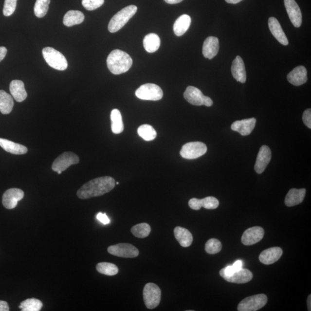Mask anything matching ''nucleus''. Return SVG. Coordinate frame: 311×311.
Segmentation results:
<instances>
[{
    "mask_svg": "<svg viewBox=\"0 0 311 311\" xmlns=\"http://www.w3.org/2000/svg\"><path fill=\"white\" fill-rule=\"evenodd\" d=\"M256 122V119L254 118L237 121L232 124L231 129L238 132L241 136H246L250 134L254 129Z\"/></svg>",
    "mask_w": 311,
    "mask_h": 311,
    "instance_id": "obj_16",
    "label": "nucleus"
},
{
    "mask_svg": "<svg viewBox=\"0 0 311 311\" xmlns=\"http://www.w3.org/2000/svg\"><path fill=\"white\" fill-rule=\"evenodd\" d=\"M44 59L50 67L58 71H65L68 68V62L65 56L52 48L47 47L42 50Z\"/></svg>",
    "mask_w": 311,
    "mask_h": 311,
    "instance_id": "obj_4",
    "label": "nucleus"
},
{
    "mask_svg": "<svg viewBox=\"0 0 311 311\" xmlns=\"http://www.w3.org/2000/svg\"><path fill=\"white\" fill-rule=\"evenodd\" d=\"M253 275L250 270L242 268L231 275H224L223 278L225 280L235 284H245L250 282L253 279Z\"/></svg>",
    "mask_w": 311,
    "mask_h": 311,
    "instance_id": "obj_22",
    "label": "nucleus"
},
{
    "mask_svg": "<svg viewBox=\"0 0 311 311\" xmlns=\"http://www.w3.org/2000/svg\"><path fill=\"white\" fill-rule=\"evenodd\" d=\"M207 150L206 146L202 142H191L182 146L180 154L184 159H196L205 155Z\"/></svg>",
    "mask_w": 311,
    "mask_h": 311,
    "instance_id": "obj_9",
    "label": "nucleus"
},
{
    "mask_svg": "<svg viewBox=\"0 0 311 311\" xmlns=\"http://www.w3.org/2000/svg\"><path fill=\"white\" fill-rule=\"evenodd\" d=\"M137 11V7L133 5L128 6L119 11L110 21L108 26L110 32L114 33L120 30L133 17Z\"/></svg>",
    "mask_w": 311,
    "mask_h": 311,
    "instance_id": "obj_3",
    "label": "nucleus"
},
{
    "mask_svg": "<svg viewBox=\"0 0 311 311\" xmlns=\"http://www.w3.org/2000/svg\"><path fill=\"white\" fill-rule=\"evenodd\" d=\"M311 296L310 294L309 297H308V300H307L308 309H309V311L311 310Z\"/></svg>",
    "mask_w": 311,
    "mask_h": 311,
    "instance_id": "obj_48",
    "label": "nucleus"
},
{
    "mask_svg": "<svg viewBox=\"0 0 311 311\" xmlns=\"http://www.w3.org/2000/svg\"><path fill=\"white\" fill-rule=\"evenodd\" d=\"M268 302V297L264 294L254 295L244 298L238 305V311H256L261 309Z\"/></svg>",
    "mask_w": 311,
    "mask_h": 311,
    "instance_id": "obj_8",
    "label": "nucleus"
},
{
    "mask_svg": "<svg viewBox=\"0 0 311 311\" xmlns=\"http://www.w3.org/2000/svg\"><path fill=\"white\" fill-rule=\"evenodd\" d=\"M84 18V15L82 12L79 11H69L65 15L63 23L65 26L72 27L82 23Z\"/></svg>",
    "mask_w": 311,
    "mask_h": 311,
    "instance_id": "obj_28",
    "label": "nucleus"
},
{
    "mask_svg": "<svg viewBox=\"0 0 311 311\" xmlns=\"http://www.w3.org/2000/svg\"><path fill=\"white\" fill-rule=\"evenodd\" d=\"M7 49L5 47H0V62L3 60L7 55Z\"/></svg>",
    "mask_w": 311,
    "mask_h": 311,
    "instance_id": "obj_45",
    "label": "nucleus"
},
{
    "mask_svg": "<svg viewBox=\"0 0 311 311\" xmlns=\"http://www.w3.org/2000/svg\"><path fill=\"white\" fill-rule=\"evenodd\" d=\"M9 307L7 302L5 301L0 300V311H8Z\"/></svg>",
    "mask_w": 311,
    "mask_h": 311,
    "instance_id": "obj_44",
    "label": "nucleus"
},
{
    "mask_svg": "<svg viewBox=\"0 0 311 311\" xmlns=\"http://www.w3.org/2000/svg\"><path fill=\"white\" fill-rule=\"evenodd\" d=\"M201 207L207 209H215L219 206V201L214 197H207L202 200H199Z\"/></svg>",
    "mask_w": 311,
    "mask_h": 311,
    "instance_id": "obj_38",
    "label": "nucleus"
},
{
    "mask_svg": "<svg viewBox=\"0 0 311 311\" xmlns=\"http://www.w3.org/2000/svg\"><path fill=\"white\" fill-rule=\"evenodd\" d=\"M133 64V60L128 53L120 50H113L107 59L108 67L114 74H121L128 72Z\"/></svg>",
    "mask_w": 311,
    "mask_h": 311,
    "instance_id": "obj_2",
    "label": "nucleus"
},
{
    "mask_svg": "<svg viewBox=\"0 0 311 311\" xmlns=\"http://www.w3.org/2000/svg\"><path fill=\"white\" fill-rule=\"evenodd\" d=\"M136 96L141 100L157 101L162 99L163 91L155 84H146L140 86L136 91Z\"/></svg>",
    "mask_w": 311,
    "mask_h": 311,
    "instance_id": "obj_6",
    "label": "nucleus"
},
{
    "mask_svg": "<svg viewBox=\"0 0 311 311\" xmlns=\"http://www.w3.org/2000/svg\"><path fill=\"white\" fill-rule=\"evenodd\" d=\"M108 251L112 256L127 258H133L139 255V251L137 248L128 243L112 245L108 248Z\"/></svg>",
    "mask_w": 311,
    "mask_h": 311,
    "instance_id": "obj_11",
    "label": "nucleus"
},
{
    "mask_svg": "<svg viewBox=\"0 0 311 311\" xmlns=\"http://www.w3.org/2000/svg\"><path fill=\"white\" fill-rule=\"evenodd\" d=\"M231 72L235 79L241 83L246 81V72L243 59L237 56L232 62Z\"/></svg>",
    "mask_w": 311,
    "mask_h": 311,
    "instance_id": "obj_21",
    "label": "nucleus"
},
{
    "mask_svg": "<svg viewBox=\"0 0 311 311\" xmlns=\"http://www.w3.org/2000/svg\"><path fill=\"white\" fill-rule=\"evenodd\" d=\"M42 307L41 301L32 298L22 301L18 307L22 311H39L41 310Z\"/></svg>",
    "mask_w": 311,
    "mask_h": 311,
    "instance_id": "obj_32",
    "label": "nucleus"
},
{
    "mask_svg": "<svg viewBox=\"0 0 311 311\" xmlns=\"http://www.w3.org/2000/svg\"><path fill=\"white\" fill-rule=\"evenodd\" d=\"M143 297L144 303L147 309H155L161 301V290L158 286L155 284H147L144 288Z\"/></svg>",
    "mask_w": 311,
    "mask_h": 311,
    "instance_id": "obj_5",
    "label": "nucleus"
},
{
    "mask_svg": "<svg viewBox=\"0 0 311 311\" xmlns=\"http://www.w3.org/2000/svg\"><path fill=\"white\" fill-rule=\"evenodd\" d=\"M111 130L113 133L120 134L124 130V125L121 113L118 109L112 110L111 112Z\"/></svg>",
    "mask_w": 311,
    "mask_h": 311,
    "instance_id": "obj_31",
    "label": "nucleus"
},
{
    "mask_svg": "<svg viewBox=\"0 0 311 311\" xmlns=\"http://www.w3.org/2000/svg\"><path fill=\"white\" fill-rule=\"evenodd\" d=\"M115 186L114 178L110 177H100L87 182L77 191L78 198L82 200L103 196L111 191Z\"/></svg>",
    "mask_w": 311,
    "mask_h": 311,
    "instance_id": "obj_1",
    "label": "nucleus"
},
{
    "mask_svg": "<svg viewBox=\"0 0 311 311\" xmlns=\"http://www.w3.org/2000/svg\"><path fill=\"white\" fill-rule=\"evenodd\" d=\"M79 161V158L76 154L71 152H66L61 154L55 160L52 165V169L56 172H63L72 165L78 164Z\"/></svg>",
    "mask_w": 311,
    "mask_h": 311,
    "instance_id": "obj_10",
    "label": "nucleus"
},
{
    "mask_svg": "<svg viewBox=\"0 0 311 311\" xmlns=\"http://www.w3.org/2000/svg\"><path fill=\"white\" fill-rule=\"evenodd\" d=\"M243 261L241 260H238L236 261L233 265H232V268H233L234 272L238 271L242 269L243 267Z\"/></svg>",
    "mask_w": 311,
    "mask_h": 311,
    "instance_id": "obj_43",
    "label": "nucleus"
},
{
    "mask_svg": "<svg viewBox=\"0 0 311 311\" xmlns=\"http://www.w3.org/2000/svg\"><path fill=\"white\" fill-rule=\"evenodd\" d=\"M0 146L6 152L14 154V155H24L28 151L26 146L1 138H0Z\"/></svg>",
    "mask_w": 311,
    "mask_h": 311,
    "instance_id": "obj_25",
    "label": "nucleus"
},
{
    "mask_svg": "<svg viewBox=\"0 0 311 311\" xmlns=\"http://www.w3.org/2000/svg\"><path fill=\"white\" fill-rule=\"evenodd\" d=\"M287 79L295 86H300L306 83L308 80L307 71L303 66H298L288 74Z\"/></svg>",
    "mask_w": 311,
    "mask_h": 311,
    "instance_id": "obj_17",
    "label": "nucleus"
},
{
    "mask_svg": "<svg viewBox=\"0 0 311 311\" xmlns=\"http://www.w3.org/2000/svg\"><path fill=\"white\" fill-rule=\"evenodd\" d=\"M284 4L292 23L295 27H300L302 24V14L295 0H284Z\"/></svg>",
    "mask_w": 311,
    "mask_h": 311,
    "instance_id": "obj_13",
    "label": "nucleus"
},
{
    "mask_svg": "<svg viewBox=\"0 0 311 311\" xmlns=\"http://www.w3.org/2000/svg\"><path fill=\"white\" fill-rule=\"evenodd\" d=\"M222 244L220 241L216 238H211L206 242L205 250L207 253L215 254L221 250Z\"/></svg>",
    "mask_w": 311,
    "mask_h": 311,
    "instance_id": "obj_37",
    "label": "nucleus"
},
{
    "mask_svg": "<svg viewBox=\"0 0 311 311\" xmlns=\"http://www.w3.org/2000/svg\"><path fill=\"white\" fill-rule=\"evenodd\" d=\"M137 133L139 136L146 141L155 140L157 136L156 131L152 126L145 124L138 128Z\"/></svg>",
    "mask_w": 311,
    "mask_h": 311,
    "instance_id": "obj_33",
    "label": "nucleus"
},
{
    "mask_svg": "<svg viewBox=\"0 0 311 311\" xmlns=\"http://www.w3.org/2000/svg\"><path fill=\"white\" fill-rule=\"evenodd\" d=\"M241 1H243V0H225V1L229 3V4H238V3L240 2Z\"/></svg>",
    "mask_w": 311,
    "mask_h": 311,
    "instance_id": "obj_47",
    "label": "nucleus"
},
{
    "mask_svg": "<svg viewBox=\"0 0 311 311\" xmlns=\"http://www.w3.org/2000/svg\"><path fill=\"white\" fill-rule=\"evenodd\" d=\"M151 231L150 225L147 223H141L134 226L131 229V233L138 238H145L148 237Z\"/></svg>",
    "mask_w": 311,
    "mask_h": 311,
    "instance_id": "obj_35",
    "label": "nucleus"
},
{
    "mask_svg": "<svg viewBox=\"0 0 311 311\" xmlns=\"http://www.w3.org/2000/svg\"><path fill=\"white\" fill-rule=\"evenodd\" d=\"M50 0H37L34 6V14L37 18H42L48 13Z\"/></svg>",
    "mask_w": 311,
    "mask_h": 311,
    "instance_id": "obj_36",
    "label": "nucleus"
},
{
    "mask_svg": "<svg viewBox=\"0 0 311 311\" xmlns=\"http://www.w3.org/2000/svg\"><path fill=\"white\" fill-rule=\"evenodd\" d=\"M263 229L260 227H254L247 229L242 235L241 242L246 246L255 244L261 240L264 237Z\"/></svg>",
    "mask_w": 311,
    "mask_h": 311,
    "instance_id": "obj_15",
    "label": "nucleus"
},
{
    "mask_svg": "<svg viewBox=\"0 0 311 311\" xmlns=\"http://www.w3.org/2000/svg\"><path fill=\"white\" fill-rule=\"evenodd\" d=\"M268 23L269 29L275 38L282 45L287 46L289 43L287 37L278 20L274 17L270 18Z\"/></svg>",
    "mask_w": 311,
    "mask_h": 311,
    "instance_id": "obj_20",
    "label": "nucleus"
},
{
    "mask_svg": "<svg viewBox=\"0 0 311 311\" xmlns=\"http://www.w3.org/2000/svg\"><path fill=\"white\" fill-rule=\"evenodd\" d=\"M13 97L5 91L0 90V112L2 114H9L13 109Z\"/></svg>",
    "mask_w": 311,
    "mask_h": 311,
    "instance_id": "obj_29",
    "label": "nucleus"
},
{
    "mask_svg": "<svg viewBox=\"0 0 311 311\" xmlns=\"http://www.w3.org/2000/svg\"><path fill=\"white\" fill-rule=\"evenodd\" d=\"M96 270L100 274L108 276L115 275L118 274V267L114 264L108 262L99 263L96 265Z\"/></svg>",
    "mask_w": 311,
    "mask_h": 311,
    "instance_id": "obj_34",
    "label": "nucleus"
},
{
    "mask_svg": "<svg viewBox=\"0 0 311 311\" xmlns=\"http://www.w3.org/2000/svg\"><path fill=\"white\" fill-rule=\"evenodd\" d=\"M283 251L281 248L275 247L264 250L260 254L259 259L260 262L265 265H271L280 258Z\"/></svg>",
    "mask_w": 311,
    "mask_h": 311,
    "instance_id": "obj_19",
    "label": "nucleus"
},
{
    "mask_svg": "<svg viewBox=\"0 0 311 311\" xmlns=\"http://www.w3.org/2000/svg\"><path fill=\"white\" fill-rule=\"evenodd\" d=\"M96 219L105 225L109 224L110 222V220L109 219L106 213H99L96 215Z\"/></svg>",
    "mask_w": 311,
    "mask_h": 311,
    "instance_id": "obj_42",
    "label": "nucleus"
},
{
    "mask_svg": "<svg viewBox=\"0 0 311 311\" xmlns=\"http://www.w3.org/2000/svg\"><path fill=\"white\" fill-rule=\"evenodd\" d=\"M18 0H5L3 14L5 17H10L17 8Z\"/></svg>",
    "mask_w": 311,
    "mask_h": 311,
    "instance_id": "obj_39",
    "label": "nucleus"
},
{
    "mask_svg": "<svg viewBox=\"0 0 311 311\" xmlns=\"http://www.w3.org/2000/svg\"><path fill=\"white\" fill-rule=\"evenodd\" d=\"M219 40L218 37H209L204 41L202 53L205 58L212 59L218 54Z\"/></svg>",
    "mask_w": 311,
    "mask_h": 311,
    "instance_id": "obj_18",
    "label": "nucleus"
},
{
    "mask_svg": "<svg viewBox=\"0 0 311 311\" xmlns=\"http://www.w3.org/2000/svg\"><path fill=\"white\" fill-rule=\"evenodd\" d=\"M9 90L12 96L18 102H23L27 97V93L24 88V84L21 80H15L11 81Z\"/></svg>",
    "mask_w": 311,
    "mask_h": 311,
    "instance_id": "obj_24",
    "label": "nucleus"
},
{
    "mask_svg": "<svg viewBox=\"0 0 311 311\" xmlns=\"http://www.w3.org/2000/svg\"><path fill=\"white\" fill-rule=\"evenodd\" d=\"M160 43V37L156 34L146 35L143 40L144 48L149 53L156 52L159 49Z\"/></svg>",
    "mask_w": 311,
    "mask_h": 311,
    "instance_id": "obj_30",
    "label": "nucleus"
},
{
    "mask_svg": "<svg viewBox=\"0 0 311 311\" xmlns=\"http://www.w3.org/2000/svg\"><path fill=\"white\" fill-rule=\"evenodd\" d=\"M303 121L304 124L309 128H311V110H306L303 113Z\"/></svg>",
    "mask_w": 311,
    "mask_h": 311,
    "instance_id": "obj_41",
    "label": "nucleus"
},
{
    "mask_svg": "<svg viewBox=\"0 0 311 311\" xmlns=\"http://www.w3.org/2000/svg\"><path fill=\"white\" fill-rule=\"evenodd\" d=\"M184 99L194 106H205L210 107L213 105L211 98L204 96L201 90L193 86H188L184 93Z\"/></svg>",
    "mask_w": 311,
    "mask_h": 311,
    "instance_id": "obj_7",
    "label": "nucleus"
},
{
    "mask_svg": "<svg viewBox=\"0 0 311 311\" xmlns=\"http://www.w3.org/2000/svg\"><path fill=\"white\" fill-rule=\"evenodd\" d=\"M116 184H119V182H117V183H116Z\"/></svg>",
    "mask_w": 311,
    "mask_h": 311,
    "instance_id": "obj_49",
    "label": "nucleus"
},
{
    "mask_svg": "<svg viewBox=\"0 0 311 311\" xmlns=\"http://www.w3.org/2000/svg\"><path fill=\"white\" fill-rule=\"evenodd\" d=\"M306 190L305 188H301V189L292 188L289 191L285 197V205L288 207H292L302 203L306 196Z\"/></svg>",
    "mask_w": 311,
    "mask_h": 311,
    "instance_id": "obj_23",
    "label": "nucleus"
},
{
    "mask_svg": "<svg viewBox=\"0 0 311 311\" xmlns=\"http://www.w3.org/2000/svg\"><path fill=\"white\" fill-rule=\"evenodd\" d=\"M272 159L271 150L268 146H263L260 147L256 160L254 169L257 174H262L265 170L267 166Z\"/></svg>",
    "mask_w": 311,
    "mask_h": 311,
    "instance_id": "obj_14",
    "label": "nucleus"
},
{
    "mask_svg": "<svg viewBox=\"0 0 311 311\" xmlns=\"http://www.w3.org/2000/svg\"><path fill=\"white\" fill-rule=\"evenodd\" d=\"M183 0H165V1L167 4H176L178 3L181 2Z\"/></svg>",
    "mask_w": 311,
    "mask_h": 311,
    "instance_id": "obj_46",
    "label": "nucleus"
},
{
    "mask_svg": "<svg viewBox=\"0 0 311 311\" xmlns=\"http://www.w3.org/2000/svg\"><path fill=\"white\" fill-rule=\"evenodd\" d=\"M105 2V0H82L83 7L88 11H93L100 8Z\"/></svg>",
    "mask_w": 311,
    "mask_h": 311,
    "instance_id": "obj_40",
    "label": "nucleus"
},
{
    "mask_svg": "<svg viewBox=\"0 0 311 311\" xmlns=\"http://www.w3.org/2000/svg\"><path fill=\"white\" fill-rule=\"evenodd\" d=\"M191 18L188 15H182L175 21L174 24V31L176 36H183L190 26Z\"/></svg>",
    "mask_w": 311,
    "mask_h": 311,
    "instance_id": "obj_27",
    "label": "nucleus"
},
{
    "mask_svg": "<svg viewBox=\"0 0 311 311\" xmlns=\"http://www.w3.org/2000/svg\"><path fill=\"white\" fill-rule=\"evenodd\" d=\"M24 191L19 188H12L6 191L2 196V204L6 209H12L17 207L18 201L23 199Z\"/></svg>",
    "mask_w": 311,
    "mask_h": 311,
    "instance_id": "obj_12",
    "label": "nucleus"
},
{
    "mask_svg": "<svg viewBox=\"0 0 311 311\" xmlns=\"http://www.w3.org/2000/svg\"><path fill=\"white\" fill-rule=\"evenodd\" d=\"M174 232L176 239L180 243L181 246L188 247L192 244L193 241V235L187 229L181 227H177L174 229Z\"/></svg>",
    "mask_w": 311,
    "mask_h": 311,
    "instance_id": "obj_26",
    "label": "nucleus"
}]
</instances>
